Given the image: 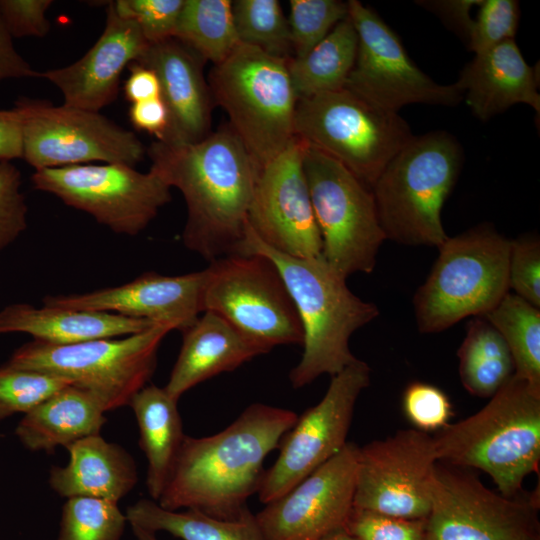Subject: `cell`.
<instances>
[{
  "label": "cell",
  "mask_w": 540,
  "mask_h": 540,
  "mask_svg": "<svg viewBox=\"0 0 540 540\" xmlns=\"http://www.w3.org/2000/svg\"><path fill=\"white\" fill-rule=\"evenodd\" d=\"M319 540H358L351 535L345 527L338 528Z\"/></svg>",
  "instance_id": "50"
},
{
  "label": "cell",
  "mask_w": 540,
  "mask_h": 540,
  "mask_svg": "<svg viewBox=\"0 0 540 540\" xmlns=\"http://www.w3.org/2000/svg\"><path fill=\"white\" fill-rule=\"evenodd\" d=\"M437 461L488 474L507 497L540 464V388L515 374L478 412L432 436Z\"/></svg>",
  "instance_id": "4"
},
{
  "label": "cell",
  "mask_w": 540,
  "mask_h": 540,
  "mask_svg": "<svg viewBox=\"0 0 540 540\" xmlns=\"http://www.w3.org/2000/svg\"><path fill=\"white\" fill-rule=\"evenodd\" d=\"M21 185L18 168L11 161H0V252L27 228L28 207Z\"/></svg>",
  "instance_id": "43"
},
{
  "label": "cell",
  "mask_w": 540,
  "mask_h": 540,
  "mask_svg": "<svg viewBox=\"0 0 540 540\" xmlns=\"http://www.w3.org/2000/svg\"><path fill=\"white\" fill-rule=\"evenodd\" d=\"M463 387L476 397H492L515 373L510 350L484 317H473L457 351Z\"/></svg>",
  "instance_id": "31"
},
{
  "label": "cell",
  "mask_w": 540,
  "mask_h": 540,
  "mask_svg": "<svg viewBox=\"0 0 540 540\" xmlns=\"http://www.w3.org/2000/svg\"><path fill=\"white\" fill-rule=\"evenodd\" d=\"M209 81L212 99L227 113L229 126L259 170L295 139L298 97L287 60L240 43L214 65Z\"/></svg>",
  "instance_id": "6"
},
{
  "label": "cell",
  "mask_w": 540,
  "mask_h": 540,
  "mask_svg": "<svg viewBox=\"0 0 540 540\" xmlns=\"http://www.w3.org/2000/svg\"><path fill=\"white\" fill-rule=\"evenodd\" d=\"M238 253L267 257L278 269L296 307L303 330V353L289 374L293 388L331 377L356 361L349 340L359 328L378 317V307L357 297L346 278L323 258H301L264 243L247 224Z\"/></svg>",
  "instance_id": "3"
},
{
  "label": "cell",
  "mask_w": 540,
  "mask_h": 540,
  "mask_svg": "<svg viewBox=\"0 0 540 540\" xmlns=\"http://www.w3.org/2000/svg\"><path fill=\"white\" fill-rule=\"evenodd\" d=\"M104 414L91 394L68 385L24 414L15 434L25 448L51 453L100 434L107 420Z\"/></svg>",
  "instance_id": "27"
},
{
  "label": "cell",
  "mask_w": 540,
  "mask_h": 540,
  "mask_svg": "<svg viewBox=\"0 0 540 540\" xmlns=\"http://www.w3.org/2000/svg\"><path fill=\"white\" fill-rule=\"evenodd\" d=\"M462 159L458 142L437 131L413 136L388 162L371 187L386 239L437 248L445 242L441 211Z\"/></svg>",
  "instance_id": "5"
},
{
  "label": "cell",
  "mask_w": 540,
  "mask_h": 540,
  "mask_svg": "<svg viewBox=\"0 0 540 540\" xmlns=\"http://www.w3.org/2000/svg\"><path fill=\"white\" fill-rule=\"evenodd\" d=\"M156 324L114 313L48 305L34 307L27 303L11 304L0 311V335L26 333L34 340L55 345L127 336Z\"/></svg>",
  "instance_id": "26"
},
{
  "label": "cell",
  "mask_w": 540,
  "mask_h": 540,
  "mask_svg": "<svg viewBox=\"0 0 540 540\" xmlns=\"http://www.w3.org/2000/svg\"><path fill=\"white\" fill-rule=\"evenodd\" d=\"M358 540H429L426 519H407L352 508L345 524Z\"/></svg>",
  "instance_id": "41"
},
{
  "label": "cell",
  "mask_w": 540,
  "mask_h": 540,
  "mask_svg": "<svg viewBox=\"0 0 540 540\" xmlns=\"http://www.w3.org/2000/svg\"><path fill=\"white\" fill-rule=\"evenodd\" d=\"M126 522L116 502L71 497L62 508L57 540H120Z\"/></svg>",
  "instance_id": "35"
},
{
  "label": "cell",
  "mask_w": 540,
  "mask_h": 540,
  "mask_svg": "<svg viewBox=\"0 0 540 540\" xmlns=\"http://www.w3.org/2000/svg\"><path fill=\"white\" fill-rule=\"evenodd\" d=\"M402 409L415 429L425 433L438 432L449 424L454 414L452 403L444 391L419 381L405 388Z\"/></svg>",
  "instance_id": "40"
},
{
  "label": "cell",
  "mask_w": 540,
  "mask_h": 540,
  "mask_svg": "<svg viewBox=\"0 0 540 540\" xmlns=\"http://www.w3.org/2000/svg\"><path fill=\"white\" fill-rule=\"evenodd\" d=\"M482 0L423 1V7L435 13L441 21L468 44L474 19L470 11Z\"/></svg>",
  "instance_id": "45"
},
{
  "label": "cell",
  "mask_w": 540,
  "mask_h": 540,
  "mask_svg": "<svg viewBox=\"0 0 540 540\" xmlns=\"http://www.w3.org/2000/svg\"><path fill=\"white\" fill-rule=\"evenodd\" d=\"M288 25L293 58H302L348 17V2L290 0Z\"/></svg>",
  "instance_id": "36"
},
{
  "label": "cell",
  "mask_w": 540,
  "mask_h": 540,
  "mask_svg": "<svg viewBox=\"0 0 540 540\" xmlns=\"http://www.w3.org/2000/svg\"><path fill=\"white\" fill-rule=\"evenodd\" d=\"M174 38L218 65L240 44L229 0H185Z\"/></svg>",
  "instance_id": "32"
},
{
  "label": "cell",
  "mask_w": 540,
  "mask_h": 540,
  "mask_svg": "<svg viewBox=\"0 0 540 540\" xmlns=\"http://www.w3.org/2000/svg\"><path fill=\"white\" fill-rule=\"evenodd\" d=\"M473 21L467 46L475 54L514 39L519 23V5L514 0H482Z\"/></svg>",
  "instance_id": "39"
},
{
  "label": "cell",
  "mask_w": 540,
  "mask_h": 540,
  "mask_svg": "<svg viewBox=\"0 0 540 540\" xmlns=\"http://www.w3.org/2000/svg\"><path fill=\"white\" fill-rule=\"evenodd\" d=\"M35 189L55 195L118 234L135 236L171 200V187L153 169L117 163L79 164L34 172Z\"/></svg>",
  "instance_id": "14"
},
{
  "label": "cell",
  "mask_w": 540,
  "mask_h": 540,
  "mask_svg": "<svg viewBox=\"0 0 540 540\" xmlns=\"http://www.w3.org/2000/svg\"><path fill=\"white\" fill-rule=\"evenodd\" d=\"M51 0H0V16L14 37H44L50 30L46 17Z\"/></svg>",
  "instance_id": "44"
},
{
  "label": "cell",
  "mask_w": 540,
  "mask_h": 540,
  "mask_svg": "<svg viewBox=\"0 0 540 540\" xmlns=\"http://www.w3.org/2000/svg\"><path fill=\"white\" fill-rule=\"evenodd\" d=\"M151 169L183 195L184 246L209 262L238 253L259 168L229 125L191 144L153 142Z\"/></svg>",
  "instance_id": "1"
},
{
  "label": "cell",
  "mask_w": 540,
  "mask_h": 540,
  "mask_svg": "<svg viewBox=\"0 0 540 540\" xmlns=\"http://www.w3.org/2000/svg\"><path fill=\"white\" fill-rule=\"evenodd\" d=\"M371 370L357 359L332 376L318 404L298 416L280 441L275 463L263 474L258 497L268 504L283 496L346 445L355 404L369 386Z\"/></svg>",
  "instance_id": "15"
},
{
  "label": "cell",
  "mask_w": 540,
  "mask_h": 540,
  "mask_svg": "<svg viewBox=\"0 0 540 540\" xmlns=\"http://www.w3.org/2000/svg\"><path fill=\"white\" fill-rule=\"evenodd\" d=\"M508 279L514 294L540 308V242L537 236L510 240Z\"/></svg>",
  "instance_id": "42"
},
{
  "label": "cell",
  "mask_w": 540,
  "mask_h": 540,
  "mask_svg": "<svg viewBox=\"0 0 540 540\" xmlns=\"http://www.w3.org/2000/svg\"><path fill=\"white\" fill-rule=\"evenodd\" d=\"M185 0L112 1L119 16L134 21L148 43L174 37Z\"/></svg>",
  "instance_id": "38"
},
{
  "label": "cell",
  "mask_w": 540,
  "mask_h": 540,
  "mask_svg": "<svg viewBox=\"0 0 540 540\" xmlns=\"http://www.w3.org/2000/svg\"><path fill=\"white\" fill-rule=\"evenodd\" d=\"M30 77H40V73L18 53L0 16V83L6 79Z\"/></svg>",
  "instance_id": "47"
},
{
  "label": "cell",
  "mask_w": 540,
  "mask_h": 540,
  "mask_svg": "<svg viewBox=\"0 0 540 540\" xmlns=\"http://www.w3.org/2000/svg\"><path fill=\"white\" fill-rule=\"evenodd\" d=\"M13 109L20 124L22 158L35 171L92 161L134 167L144 157L140 139L100 112L29 98L18 99Z\"/></svg>",
  "instance_id": "13"
},
{
  "label": "cell",
  "mask_w": 540,
  "mask_h": 540,
  "mask_svg": "<svg viewBox=\"0 0 540 540\" xmlns=\"http://www.w3.org/2000/svg\"><path fill=\"white\" fill-rule=\"evenodd\" d=\"M2 437V435L0 434V438Z\"/></svg>",
  "instance_id": "52"
},
{
  "label": "cell",
  "mask_w": 540,
  "mask_h": 540,
  "mask_svg": "<svg viewBox=\"0 0 540 540\" xmlns=\"http://www.w3.org/2000/svg\"><path fill=\"white\" fill-rule=\"evenodd\" d=\"M437 462L432 436L415 428L359 447L353 507L426 519Z\"/></svg>",
  "instance_id": "17"
},
{
  "label": "cell",
  "mask_w": 540,
  "mask_h": 540,
  "mask_svg": "<svg viewBox=\"0 0 540 540\" xmlns=\"http://www.w3.org/2000/svg\"><path fill=\"white\" fill-rule=\"evenodd\" d=\"M182 346L164 387L178 401L194 386L268 353L221 316L205 311L183 332Z\"/></svg>",
  "instance_id": "24"
},
{
  "label": "cell",
  "mask_w": 540,
  "mask_h": 540,
  "mask_svg": "<svg viewBox=\"0 0 540 540\" xmlns=\"http://www.w3.org/2000/svg\"><path fill=\"white\" fill-rule=\"evenodd\" d=\"M292 410L254 403L224 430L185 436L169 481L157 501L168 510L195 509L236 519L258 492L267 455L295 424Z\"/></svg>",
  "instance_id": "2"
},
{
  "label": "cell",
  "mask_w": 540,
  "mask_h": 540,
  "mask_svg": "<svg viewBox=\"0 0 540 540\" xmlns=\"http://www.w3.org/2000/svg\"><path fill=\"white\" fill-rule=\"evenodd\" d=\"M66 449L67 465L54 466L49 474L50 487L62 497H92L118 503L137 483L133 457L100 434L84 437Z\"/></svg>",
  "instance_id": "25"
},
{
  "label": "cell",
  "mask_w": 540,
  "mask_h": 540,
  "mask_svg": "<svg viewBox=\"0 0 540 540\" xmlns=\"http://www.w3.org/2000/svg\"><path fill=\"white\" fill-rule=\"evenodd\" d=\"M130 74L124 85L125 97L132 104L161 97V86L156 73L141 64L129 65Z\"/></svg>",
  "instance_id": "48"
},
{
  "label": "cell",
  "mask_w": 540,
  "mask_h": 540,
  "mask_svg": "<svg viewBox=\"0 0 540 540\" xmlns=\"http://www.w3.org/2000/svg\"><path fill=\"white\" fill-rule=\"evenodd\" d=\"M501 334L515 375L540 388V310L509 292L484 316Z\"/></svg>",
  "instance_id": "33"
},
{
  "label": "cell",
  "mask_w": 540,
  "mask_h": 540,
  "mask_svg": "<svg viewBox=\"0 0 540 540\" xmlns=\"http://www.w3.org/2000/svg\"><path fill=\"white\" fill-rule=\"evenodd\" d=\"M303 169L322 239V258L345 278L371 273L386 240L371 188L306 142Z\"/></svg>",
  "instance_id": "11"
},
{
  "label": "cell",
  "mask_w": 540,
  "mask_h": 540,
  "mask_svg": "<svg viewBox=\"0 0 540 540\" xmlns=\"http://www.w3.org/2000/svg\"><path fill=\"white\" fill-rule=\"evenodd\" d=\"M304 142L299 138L260 171L248 224L271 248L284 254L322 256V239L303 169Z\"/></svg>",
  "instance_id": "19"
},
{
  "label": "cell",
  "mask_w": 540,
  "mask_h": 540,
  "mask_svg": "<svg viewBox=\"0 0 540 540\" xmlns=\"http://www.w3.org/2000/svg\"><path fill=\"white\" fill-rule=\"evenodd\" d=\"M357 45V33L348 16L304 57L288 59L298 100L344 88L355 63Z\"/></svg>",
  "instance_id": "30"
},
{
  "label": "cell",
  "mask_w": 540,
  "mask_h": 540,
  "mask_svg": "<svg viewBox=\"0 0 540 540\" xmlns=\"http://www.w3.org/2000/svg\"><path fill=\"white\" fill-rule=\"evenodd\" d=\"M135 62L152 69L160 82L169 113L168 133L160 142L191 144L207 137L213 99L203 76L205 61L172 37L149 43Z\"/></svg>",
  "instance_id": "22"
},
{
  "label": "cell",
  "mask_w": 540,
  "mask_h": 540,
  "mask_svg": "<svg viewBox=\"0 0 540 540\" xmlns=\"http://www.w3.org/2000/svg\"><path fill=\"white\" fill-rule=\"evenodd\" d=\"M438 250L413 298L417 327L425 334L484 316L510 292V240L490 224L448 237Z\"/></svg>",
  "instance_id": "7"
},
{
  "label": "cell",
  "mask_w": 540,
  "mask_h": 540,
  "mask_svg": "<svg viewBox=\"0 0 540 540\" xmlns=\"http://www.w3.org/2000/svg\"><path fill=\"white\" fill-rule=\"evenodd\" d=\"M236 33L241 44L288 60L293 57L288 20L277 0L232 1Z\"/></svg>",
  "instance_id": "34"
},
{
  "label": "cell",
  "mask_w": 540,
  "mask_h": 540,
  "mask_svg": "<svg viewBox=\"0 0 540 540\" xmlns=\"http://www.w3.org/2000/svg\"><path fill=\"white\" fill-rule=\"evenodd\" d=\"M131 526L165 531L182 540H264L255 515L246 508L236 519H219L195 509L168 510L141 499L126 511Z\"/></svg>",
  "instance_id": "29"
},
{
  "label": "cell",
  "mask_w": 540,
  "mask_h": 540,
  "mask_svg": "<svg viewBox=\"0 0 540 540\" xmlns=\"http://www.w3.org/2000/svg\"><path fill=\"white\" fill-rule=\"evenodd\" d=\"M68 385H71L68 381L55 375L8 363L1 365L0 420L16 413H28Z\"/></svg>",
  "instance_id": "37"
},
{
  "label": "cell",
  "mask_w": 540,
  "mask_h": 540,
  "mask_svg": "<svg viewBox=\"0 0 540 540\" xmlns=\"http://www.w3.org/2000/svg\"><path fill=\"white\" fill-rule=\"evenodd\" d=\"M455 84L474 115L483 121L520 103L540 111L534 71L514 39L475 54Z\"/></svg>",
  "instance_id": "23"
},
{
  "label": "cell",
  "mask_w": 540,
  "mask_h": 540,
  "mask_svg": "<svg viewBox=\"0 0 540 540\" xmlns=\"http://www.w3.org/2000/svg\"><path fill=\"white\" fill-rule=\"evenodd\" d=\"M359 447L342 450L255 514L264 540H319L345 527L353 508Z\"/></svg>",
  "instance_id": "18"
},
{
  "label": "cell",
  "mask_w": 540,
  "mask_h": 540,
  "mask_svg": "<svg viewBox=\"0 0 540 540\" xmlns=\"http://www.w3.org/2000/svg\"><path fill=\"white\" fill-rule=\"evenodd\" d=\"M177 402L164 388L147 385L130 400L147 459L146 486L152 500L161 497L185 438Z\"/></svg>",
  "instance_id": "28"
},
{
  "label": "cell",
  "mask_w": 540,
  "mask_h": 540,
  "mask_svg": "<svg viewBox=\"0 0 540 540\" xmlns=\"http://www.w3.org/2000/svg\"><path fill=\"white\" fill-rule=\"evenodd\" d=\"M136 540H158L155 533L143 530L139 527L131 526Z\"/></svg>",
  "instance_id": "51"
},
{
  "label": "cell",
  "mask_w": 540,
  "mask_h": 540,
  "mask_svg": "<svg viewBox=\"0 0 540 540\" xmlns=\"http://www.w3.org/2000/svg\"><path fill=\"white\" fill-rule=\"evenodd\" d=\"M203 285L204 270L177 276L146 272L114 287L49 295L43 299V305L114 313L183 332L203 313Z\"/></svg>",
  "instance_id": "20"
},
{
  "label": "cell",
  "mask_w": 540,
  "mask_h": 540,
  "mask_svg": "<svg viewBox=\"0 0 540 540\" xmlns=\"http://www.w3.org/2000/svg\"><path fill=\"white\" fill-rule=\"evenodd\" d=\"M430 501L429 540H540L538 487L507 497L471 469L437 462Z\"/></svg>",
  "instance_id": "12"
},
{
  "label": "cell",
  "mask_w": 540,
  "mask_h": 540,
  "mask_svg": "<svg viewBox=\"0 0 540 540\" xmlns=\"http://www.w3.org/2000/svg\"><path fill=\"white\" fill-rule=\"evenodd\" d=\"M294 132L370 188L414 136L398 113L375 106L346 88L299 99Z\"/></svg>",
  "instance_id": "9"
},
{
  "label": "cell",
  "mask_w": 540,
  "mask_h": 540,
  "mask_svg": "<svg viewBox=\"0 0 540 540\" xmlns=\"http://www.w3.org/2000/svg\"><path fill=\"white\" fill-rule=\"evenodd\" d=\"M22 158V140L16 111L0 110V161Z\"/></svg>",
  "instance_id": "49"
},
{
  "label": "cell",
  "mask_w": 540,
  "mask_h": 540,
  "mask_svg": "<svg viewBox=\"0 0 540 540\" xmlns=\"http://www.w3.org/2000/svg\"><path fill=\"white\" fill-rule=\"evenodd\" d=\"M129 118L136 129L154 135L157 141L166 139L169 113L161 97L133 103L129 109Z\"/></svg>",
  "instance_id": "46"
},
{
  "label": "cell",
  "mask_w": 540,
  "mask_h": 540,
  "mask_svg": "<svg viewBox=\"0 0 540 540\" xmlns=\"http://www.w3.org/2000/svg\"><path fill=\"white\" fill-rule=\"evenodd\" d=\"M105 28L87 53L73 64L40 73L63 94L64 105L99 112L118 94L120 75L149 43L138 25L107 8Z\"/></svg>",
  "instance_id": "21"
},
{
  "label": "cell",
  "mask_w": 540,
  "mask_h": 540,
  "mask_svg": "<svg viewBox=\"0 0 540 540\" xmlns=\"http://www.w3.org/2000/svg\"><path fill=\"white\" fill-rule=\"evenodd\" d=\"M348 12L358 45L344 88L396 113L413 103L455 106L463 100L455 83L439 84L414 64L398 35L376 12L357 0L348 1Z\"/></svg>",
  "instance_id": "16"
},
{
  "label": "cell",
  "mask_w": 540,
  "mask_h": 540,
  "mask_svg": "<svg viewBox=\"0 0 540 540\" xmlns=\"http://www.w3.org/2000/svg\"><path fill=\"white\" fill-rule=\"evenodd\" d=\"M165 324L131 335L101 338L69 345L33 340L16 349L8 364L61 377L91 394L107 412L129 405L150 380Z\"/></svg>",
  "instance_id": "8"
},
{
  "label": "cell",
  "mask_w": 540,
  "mask_h": 540,
  "mask_svg": "<svg viewBox=\"0 0 540 540\" xmlns=\"http://www.w3.org/2000/svg\"><path fill=\"white\" fill-rule=\"evenodd\" d=\"M203 312L225 319L268 352L302 345L301 322L274 263L255 253H233L204 269Z\"/></svg>",
  "instance_id": "10"
}]
</instances>
